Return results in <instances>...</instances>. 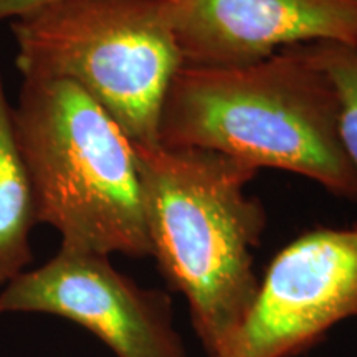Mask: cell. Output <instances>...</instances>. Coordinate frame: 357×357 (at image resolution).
Returning <instances> with one entry per match:
<instances>
[{"label": "cell", "mask_w": 357, "mask_h": 357, "mask_svg": "<svg viewBox=\"0 0 357 357\" xmlns=\"http://www.w3.org/2000/svg\"><path fill=\"white\" fill-rule=\"evenodd\" d=\"M159 144L213 151L255 171L298 174L357 200L336 91L307 45L245 66H182L164 101Z\"/></svg>", "instance_id": "obj_1"}, {"label": "cell", "mask_w": 357, "mask_h": 357, "mask_svg": "<svg viewBox=\"0 0 357 357\" xmlns=\"http://www.w3.org/2000/svg\"><path fill=\"white\" fill-rule=\"evenodd\" d=\"M37 220L61 248L151 257L136 151L118 123L66 79L24 78L13 106Z\"/></svg>", "instance_id": "obj_3"}, {"label": "cell", "mask_w": 357, "mask_h": 357, "mask_svg": "<svg viewBox=\"0 0 357 357\" xmlns=\"http://www.w3.org/2000/svg\"><path fill=\"white\" fill-rule=\"evenodd\" d=\"M357 318V225L321 227L276 253L248 316L213 357H293Z\"/></svg>", "instance_id": "obj_6"}, {"label": "cell", "mask_w": 357, "mask_h": 357, "mask_svg": "<svg viewBox=\"0 0 357 357\" xmlns=\"http://www.w3.org/2000/svg\"><path fill=\"white\" fill-rule=\"evenodd\" d=\"M307 50L336 91L341 141L357 169V43L318 42Z\"/></svg>", "instance_id": "obj_9"}, {"label": "cell", "mask_w": 357, "mask_h": 357, "mask_svg": "<svg viewBox=\"0 0 357 357\" xmlns=\"http://www.w3.org/2000/svg\"><path fill=\"white\" fill-rule=\"evenodd\" d=\"M48 314L96 336L114 357H189L171 298L142 288L109 257L61 248L0 289V316Z\"/></svg>", "instance_id": "obj_5"}, {"label": "cell", "mask_w": 357, "mask_h": 357, "mask_svg": "<svg viewBox=\"0 0 357 357\" xmlns=\"http://www.w3.org/2000/svg\"><path fill=\"white\" fill-rule=\"evenodd\" d=\"M58 0H0V22H12Z\"/></svg>", "instance_id": "obj_10"}, {"label": "cell", "mask_w": 357, "mask_h": 357, "mask_svg": "<svg viewBox=\"0 0 357 357\" xmlns=\"http://www.w3.org/2000/svg\"><path fill=\"white\" fill-rule=\"evenodd\" d=\"M37 202L0 71V289L30 270Z\"/></svg>", "instance_id": "obj_8"}, {"label": "cell", "mask_w": 357, "mask_h": 357, "mask_svg": "<svg viewBox=\"0 0 357 357\" xmlns=\"http://www.w3.org/2000/svg\"><path fill=\"white\" fill-rule=\"evenodd\" d=\"M134 151L151 257L184 294L194 331L213 357L242 326L260 287L253 248L266 215L247 192L258 171L194 147Z\"/></svg>", "instance_id": "obj_2"}, {"label": "cell", "mask_w": 357, "mask_h": 357, "mask_svg": "<svg viewBox=\"0 0 357 357\" xmlns=\"http://www.w3.org/2000/svg\"><path fill=\"white\" fill-rule=\"evenodd\" d=\"M24 78L66 79L132 144L158 147L167 91L184 66L171 0H58L10 22Z\"/></svg>", "instance_id": "obj_4"}, {"label": "cell", "mask_w": 357, "mask_h": 357, "mask_svg": "<svg viewBox=\"0 0 357 357\" xmlns=\"http://www.w3.org/2000/svg\"><path fill=\"white\" fill-rule=\"evenodd\" d=\"M184 66L231 68L300 45L357 43V0H171Z\"/></svg>", "instance_id": "obj_7"}]
</instances>
